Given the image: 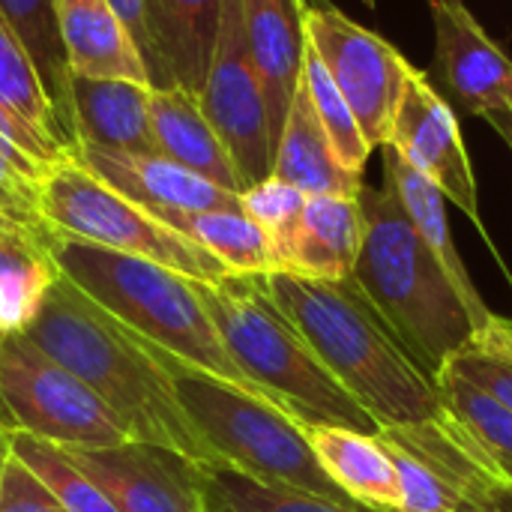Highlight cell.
<instances>
[{
    "label": "cell",
    "mask_w": 512,
    "mask_h": 512,
    "mask_svg": "<svg viewBox=\"0 0 512 512\" xmlns=\"http://www.w3.org/2000/svg\"><path fill=\"white\" fill-rule=\"evenodd\" d=\"M363 3H369V6H375V3H378V0H363Z\"/></svg>",
    "instance_id": "obj_40"
},
{
    "label": "cell",
    "mask_w": 512,
    "mask_h": 512,
    "mask_svg": "<svg viewBox=\"0 0 512 512\" xmlns=\"http://www.w3.org/2000/svg\"><path fill=\"white\" fill-rule=\"evenodd\" d=\"M441 90L468 114L512 108V60L480 27L465 0H429Z\"/></svg>",
    "instance_id": "obj_13"
},
{
    "label": "cell",
    "mask_w": 512,
    "mask_h": 512,
    "mask_svg": "<svg viewBox=\"0 0 512 512\" xmlns=\"http://www.w3.org/2000/svg\"><path fill=\"white\" fill-rule=\"evenodd\" d=\"M306 39L351 105L369 147H384L411 63L384 36L327 3H306Z\"/></svg>",
    "instance_id": "obj_9"
},
{
    "label": "cell",
    "mask_w": 512,
    "mask_h": 512,
    "mask_svg": "<svg viewBox=\"0 0 512 512\" xmlns=\"http://www.w3.org/2000/svg\"><path fill=\"white\" fill-rule=\"evenodd\" d=\"M240 9L276 144L303 75V57L309 45L306 0H240Z\"/></svg>",
    "instance_id": "obj_15"
},
{
    "label": "cell",
    "mask_w": 512,
    "mask_h": 512,
    "mask_svg": "<svg viewBox=\"0 0 512 512\" xmlns=\"http://www.w3.org/2000/svg\"><path fill=\"white\" fill-rule=\"evenodd\" d=\"M435 387L441 402L438 417L444 420V426L480 462L489 477L512 489L510 408L450 366L435 375Z\"/></svg>",
    "instance_id": "obj_21"
},
{
    "label": "cell",
    "mask_w": 512,
    "mask_h": 512,
    "mask_svg": "<svg viewBox=\"0 0 512 512\" xmlns=\"http://www.w3.org/2000/svg\"><path fill=\"white\" fill-rule=\"evenodd\" d=\"M207 510L210 512H372L342 507L306 492L267 486L237 468L216 465L207 471Z\"/></svg>",
    "instance_id": "obj_30"
},
{
    "label": "cell",
    "mask_w": 512,
    "mask_h": 512,
    "mask_svg": "<svg viewBox=\"0 0 512 512\" xmlns=\"http://www.w3.org/2000/svg\"><path fill=\"white\" fill-rule=\"evenodd\" d=\"M243 375L300 426L378 432V423L330 375L297 324L270 297L264 276L195 282Z\"/></svg>",
    "instance_id": "obj_5"
},
{
    "label": "cell",
    "mask_w": 512,
    "mask_h": 512,
    "mask_svg": "<svg viewBox=\"0 0 512 512\" xmlns=\"http://www.w3.org/2000/svg\"><path fill=\"white\" fill-rule=\"evenodd\" d=\"M225 0H144L153 45V90L180 87L201 96Z\"/></svg>",
    "instance_id": "obj_16"
},
{
    "label": "cell",
    "mask_w": 512,
    "mask_h": 512,
    "mask_svg": "<svg viewBox=\"0 0 512 512\" xmlns=\"http://www.w3.org/2000/svg\"><path fill=\"white\" fill-rule=\"evenodd\" d=\"M483 512H512V489H498L492 504Z\"/></svg>",
    "instance_id": "obj_38"
},
{
    "label": "cell",
    "mask_w": 512,
    "mask_h": 512,
    "mask_svg": "<svg viewBox=\"0 0 512 512\" xmlns=\"http://www.w3.org/2000/svg\"><path fill=\"white\" fill-rule=\"evenodd\" d=\"M384 150V183L396 192V198L402 201L411 225L417 228V234L426 240V246L432 249V255L438 258V264L444 267L447 279L456 285L459 297L465 300L468 312H471V321L474 327H486L495 315L489 312V306L483 303L456 243H453V234H450V219H447V198L441 195V189L426 180L417 168H411L390 144L381 147Z\"/></svg>",
    "instance_id": "obj_23"
},
{
    "label": "cell",
    "mask_w": 512,
    "mask_h": 512,
    "mask_svg": "<svg viewBox=\"0 0 512 512\" xmlns=\"http://www.w3.org/2000/svg\"><path fill=\"white\" fill-rule=\"evenodd\" d=\"M9 456H12V450H9V432L0 429V480H3V471H6Z\"/></svg>",
    "instance_id": "obj_39"
},
{
    "label": "cell",
    "mask_w": 512,
    "mask_h": 512,
    "mask_svg": "<svg viewBox=\"0 0 512 512\" xmlns=\"http://www.w3.org/2000/svg\"><path fill=\"white\" fill-rule=\"evenodd\" d=\"M264 282L330 375L378 429L438 417L441 402L435 381L396 342L354 276L318 282L273 270Z\"/></svg>",
    "instance_id": "obj_2"
},
{
    "label": "cell",
    "mask_w": 512,
    "mask_h": 512,
    "mask_svg": "<svg viewBox=\"0 0 512 512\" xmlns=\"http://www.w3.org/2000/svg\"><path fill=\"white\" fill-rule=\"evenodd\" d=\"M75 159L105 180L111 189L141 204L144 210H243L237 192L177 165L162 153H120L99 147H78Z\"/></svg>",
    "instance_id": "obj_14"
},
{
    "label": "cell",
    "mask_w": 512,
    "mask_h": 512,
    "mask_svg": "<svg viewBox=\"0 0 512 512\" xmlns=\"http://www.w3.org/2000/svg\"><path fill=\"white\" fill-rule=\"evenodd\" d=\"M0 111L30 126L42 138L54 141L60 150H66L75 159L78 144L60 123L33 54L27 51V45L21 42V36L15 33V27L6 21L3 12H0Z\"/></svg>",
    "instance_id": "obj_27"
},
{
    "label": "cell",
    "mask_w": 512,
    "mask_h": 512,
    "mask_svg": "<svg viewBox=\"0 0 512 512\" xmlns=\"http://www.w3.org/2000/svg\"><path fill=\"white\" fill-rule=\"evenodd\" d=\"M69 75L120 78L150 87L147 63L108 0H54Z\"/></svg>",
    "instance_id": "obj_18"
},
{
    "label": "cell",
    "mask_w": 512,
    "mask_h": 512,
    "mask_svg": "<svg viewBox=\"0 0 512 512\" xmlns=\"http://www.w3.org/2000/svg\"><path fill=\"white\" fill-rule=\"evenodd\" d=\"M0 336H3V333H0Z\"/></svg>",
    "instance_id": "obj_41"
},
{
    "label": "cell",
    "mask_w": 512,
    "mask_h": 512,
    "mask_svg": "<svg viewBox=\"0 0 512 512\" xmlns=\"http://www.w3.org/2000/svg\"><path fill=\"white\" fill-rule=\"evenodd\" d=\"M0 426L63 450H105L132 441L111 408L24 333L0 336Z\"/></svg>",
    "instance_id": "obj_8"
},
{
    "label": "cell",
    "mask_w": 512,
    "mask_h": 512,
    "mask_svg": "<svg viewBox=\"0 0 512 512\" xmlns=\"http://www.w3.org/2000/svg\"><path fill=\"white\" fill-rule=\"evenodd\" d=\"M24 336L78 375L135 441L168 447L201 468L222 465L186 414L168 369L126 324L111 318L63 273Z\"/></svg>",
    "instance_id": "obj_1"
},
{
    "label": "cell",
    "mask_w": 512,
    "mask_h": 512,
    "mask_svg": "<svg viewBox=\"0 0 512 512\" xmlns=\"http://www.w3.org/2000/svg\"><path fill=\"white\" fill-rule=\"evenodd\" d=\"M144 345L168 369L186 414L222 465L276 489L306 492L342 507H360L327 477L306 438V429L294 417L234 384L180 363L150 342Z\"/></svg>",
    "instance_id": "obj_6"
},
{
    "label": "cell",
    "mask_w": 512,
    "mask_h": 512,
    "mask_svg": "<svg viewBox=\"0 0 512 512\" xmlns=\"http://www.w3.org/2000/svg\"><path fill=\"white\" fill-rule=\"evenodd\" d=\"M387 144L426 180H432L447 201L462 207L477 228H483L477 177L456 111L414 66L408 72Z\"/></svg>",
    "instance_id": "obj_11"
},
{
    "label": "cell",
    "mask_w": 512,
    "mask_h": 512,
    "mask_svg": "<svg viewBox=\"0 0 512 512\" xmlns=\"http://www.w3.org/2000/svg\"><path fill=\"white\" fill-rule=\"evenodd\" d=\"M150 123H153V138L156 150L177 165L213 180L222 189L243 192L237 168L210 126L201 99L195 93H186L180 87L168 90H150Z\"/></svg>",
    "instance_id": "obj_24"
},
{
    "label": "cell",
    "mask_w": 512,
    "mask_h": 512,
    "mask_svg": "<svg viewBox=\"0 0 512 512\" xmlns=\"http://www.w3.org/2000/svg\"><path fill=\"white\" fill-rule=\"evenodd\" d=\"M42 216L54 234L147 258L195 282H222L225 276H234L219 258L111 189L78 159H66L48 174L42 186Z\"/></svg>",
    "instance_id": "obj_7"
},
{
    "label": "cell",
    "mask_w": 512,
    "mask_h": 512,
    "mask_svg": "<svg viewBox=\"0 0 512 512\" xmlns=\"http://www.w3.org/2000/svg\"><path fill=\"white\" fill-rule=\"evenodd\" d=\"M198 99L237 168L243 192L273 177L276 144L270 132L264 87L249 54L240 0H225L216 51Z\"/></svg>",
    "instance_id": "obj_10"
},
{
    "label": "cell",
    "mask_w": 512,
    "mask_h": 512,
    "mask_svg": "<svg viewBox=\"0 0 512 512\" xmlns=\"http://www.w3.org/2000/svg\"><path fill=\"white\" fill-rule=\"evenodd\" d=\"M48 249L57 270L135 336L168 351L186 366L270 402L228 354L195 279L147 258L123 255L63 234H51Z\"/></svg>",
    "instance_id": "obj_4"
},
{
    "label": "cell",
    "mask_w": 512,
    "mask_h": 512,
    "mask_svg": "<svg viewBox=\"0 0 512 512\" xmlns=\"http://www.w3.org/2000/svg\"><path fill=\"white\" fill-rule=\"evenodd\" d=\"M0 429H3V426H0Z\"/></svg>",
    "instance_id": "obj_42"
},
{
    "label": "cell",
    "mask_w": 512,
    "mask_h": 512,
    "mask_svg": "<svg viewBox=\"0 0 512 512\" xmlns=\"http://www.w3.org/2000/svg\"><path fill=\"white\" fill-rule=\"evenodd\" d=\"M114 6V12L120 15V21L129 27L144 63H147V72H150V87H153V45H150V30H147V12H144V0H108Z\"/></svg>",
    "instance_id": "obj_36"
},
{
    "label": "cell",
    "mask_w": 512,
    "mask_h": 512,
    "mask_svg": "<svg viewBox=\"0 0 512 512\" xmlns=\"http://www.w3.org/2000/svg\"><path fill=\"white\" fill-rule=\"evenodd\" d=\"M48 243L51 237L0 219V333H24L57 282Z\"/></svg>",
    "instance_id": "obj_25"
},
{
    "label": "cell",
    "mask_w": 512,
    "mask_h": 512,
    "mask_svg": "<svg viewBox=\"0 0 512 512\" xmlns=\"http://www.w3.org/2000/svg\"><path fill=\"white\" fill-rule=\"evenodd\" d=\"M48 174L51 168L0 135V219L39 237H51L54 231L42 216V186Z\"/></svg>",
    "instance_id": "obj_32"
},
{
    "label": "cell",
    "mask_w": 512,
    "mask_h": 512,
    "mask_svg": "<svg viewBox=\"0 0 512 512\" xmlns=\"http://www.w3.org/2000/svg\"><path fill=\"white\" fill-rule=\"evenodd\" d=\"M0 12L15 27L21 42L36 60V69L42 75V84L48 90V99L66 126V132L75 138V120H72V96H69V66L57 30L54 0H0Z\"/></svg>",
    "instance_id": "obj_28"
},
{
    "label": "cell",
    "mask_w": 512,
    "mask_h": 512,
    "mask_svg": "<svg viewBox=\"0 0 512 512\" xmlns=\"http://www.w3.org/2000/svg\"><path fill=\"white\" fill-rule=\"evenodd\" d=\"M366 234L360 198L312 195L306 198L303 219L294 243L282 261V273L318 282H342L354 276Z\"/></svg>",
    "instance_id": "obj_19"
},
{
    "label": "cell",
    "mask_w": 512,
    "mask_h": 512,
    "mask_svg": "<svg viewBox=\"0 0 512 512\" xmlns=\"http://www.w3.org/2000/svg\"><path fill=\"white\" fill-rule=\"evenodd\" d=\"M9 450L54 492L66 512H120L99 489V483L63 447L27 432H9Z\"/></svg>",
    "instance_id": "obj_29"
},
{
    "label": "cell",
    "mask_w": 512,
    "mask_h": 512,
    "mask_svg": "<svg viewBox=\"0 0 512 512\" xmlns=\"http://www.w3.org/2000/svg\"><path fill=\"white\" fill-rule=\"evenodd\" d=\"M366 234L354 279L408 357L435 381L477 333L465 300L384 183L360 195Z\"/></svg>",
    "instance_id": "obj_3"
},
{
    "label": "cell",
    "mask_w": 512,
    "mask_h": 512,
    "mask_svg": "<svg viewBox=\"0 0 512 512\" xmlns=\"http://www.w3.org/2000/svg\"><path fill=\"white\" fill-rule=\"evenodd\" d=\"M120 512H210L207 471L198 462L147 441L105 450H66Z\"/></svg>",
    "instance_id": "obj_12"
},
{
    "label": "cell",
    "mask_w": 512,
    "mask_h": 512,
    "mask_svg": "<svg viewBox=\"0 0 512 512\" xmlns=\"http://www.w3.org/2000/svg\"><path fill=\"white\" fill-rule=\"evenodd\" d=\"M306 198L309 195H303L300 189H294L291 183H285L279 177H267L240 195L243 213L267 234V240L273 246L276 270H282V261L294 243L297 225L306 210Z\"/></svg>",
    "instance_id": "obj_34"
},
{
    "label": "cell",
    "mask_w": 512,
    "mask_h": 512,
    "mask_svg": "<svg viewBox=\"0 0 512 512\" xmlns=\"http://www.w3.org/2000/svg\"><path fill=\"white\" fill-rule=\"evenodd\" d=\"M327 477L363 510L402 512L399 474L378 432L342 426H303Z\"/></svg>",
    "instance_id": "obj_22"
},
{
    "label": "cell",
    "mask_w": 512,
    "mask_h": 512,
    "mask_svg": "<svg viewBox=\"0 0 512 512\" xmlns=\"http://www.w3.org/2000/svg\"><path fill=\"white\" fill-rule=\"evenodd\" d=\"M273 177L291 183L294 189H300L309 198L312 195L360 198L366 189L363 174H354L339 162V156L330 144V135L321 126V117L312 105L303 75H300L294 102L288 108L282 135L276 141Z\"/></svg>",
    "instance_id": "obj_20"
},
{
    "label": "cell",
    "mask_w": 512,
    "mask_h": 512,
    "mask_svg": "<svg viewBox=\"0 0 512 512\" xmlns=\"http://www.w3.org/2000/svg\"><path fill=\"white\" fill-rule=\"evenodd\" d=\"M447 366L512 411V321L495 315L447 360Z\"/></svg>",
    "instance_id": "obj_33"
},
{
    "label": "cell",
    "mask_w": 512,
    "mask_h": 512,
    "mask_svg": "<svg viewBox=\"0 0 512 512\" xmlns=\"http://www.w3.org/2000/svg\"><path fill=\"white\" fill-rule=\"evenodd\" d=\"M156 219L207 249L234 276H267L276 270V255L267 234L243 210H150Z\"/></svg>",
    "instance_id": "obj_26"
},
{
    "label": "cell",
    "mask_w": 512,
    "mask_h": 512,
    "mask_svg": "<svg viewBox=\"0 0 512 512\" xmlns=\"http://www.w3.org/2000/svg\"><path fill=\"white\" fill-rule=\"evenodd\" d=\"M0 512H66L54 492L15 456L0 480Z\"/></svg>",
    "instance_id": "obj_35"
},
{
    "label": "cell",
    "mask_w": 512,
    "mask_h": 512,
    "mask_svg": "<svg viewBox=\"0 0 512 512\" xmlns=\"http://www.w3.org/2000/svg\"><path fill=\"white\" fill-rule=\"evenodd\" d=\"M150 90L138 81L69 75L78 147L159 153L150 123Z\"/></svg>",
    "instance_id": "obj_17"
},
{
    "label": "cell",
    "mask_w": 512,
    "mask_h": 512,
    "mask_svg": "<svg viewBox=\"0 0 512 512\" xmlns=\"http://www.w3.org/2000/svg\"><path fill=\"white\" fill-rule=\"evenodd\" d=\"M303 81H306V90L312 96V105L321 117V126L327 129L330 135V144L339 156V162L354 171V174H363L366 162H369V141L351 111V105L345 102V96L339 93V87L333 84L327 66L321 63L318 51L312 45H306V57H303Z\"/></svg>",
    "instance_id": "obj_31"
},
{
    "label": "cell",
    "mask_w": 512,
    "mask_h": 512,
    "mask_svg": "<svg viewBox=\"0 0 512 512\" xmlns=\"http://www.w3.org/2000/svg\"><path fill=\"white\" fill-rule=\"evenodd\" d=\"M483 120H489V126L510 144L512 150V108H501V111H492V114H486Z\"/></svg>",
    "instance_id": "obj_37"
}]
</instances>
